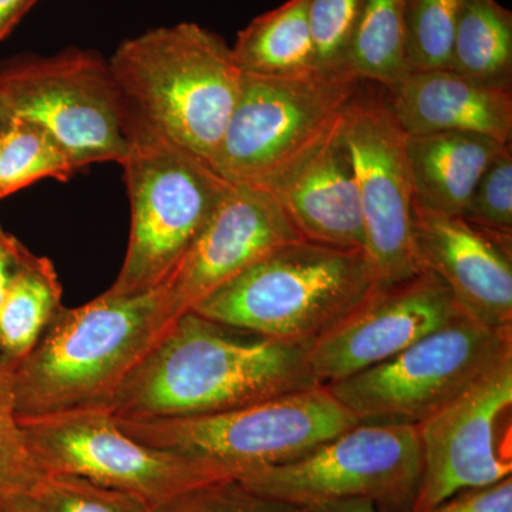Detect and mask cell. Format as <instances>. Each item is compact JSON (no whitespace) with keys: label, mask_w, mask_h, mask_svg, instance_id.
I'll return each mask as SVG.
<instances>
[{"label":"cell","mask_w":512,"mask_h":512,"mask_svg":"<svg viewBox=\"0 0 512 512\" xmlns=\"http://www.w3.org/2000/svg\"><path fill=\"white\" fill-rule=\"evenodd\" d=\"M363 0H309L308 15L320 74L349 73L348 60Z\"/></svg>","instance_id":"obj_27"},{"label":"cell","mask_w":512,"mask_h":512,"mask_svg":"<svg viewBox=\"0 0 512 512\" xmlns=\"http://www.w3.org/2000/svg\"><path fill=\"white\" fill-rule=\"evenodd\" d=\"M55 265L29 252L0 308V356L10 366L20 362L63 308Z\"/></svg>","instance_id":"obj_21"},{"label":"cell","mask_w":512,"mask_h":512,"mask_svg":"<svg viewBox=\"0 0 512 512\" xmlns=\"http://www.w3.org/2000/svg\"><path fill=\"white\" fill-rule=\"evenodd\" d=\"M383 89L394 117L409 136L458 131L511 144L512 87L439 69L410 72Z\"/></svg>","instance_id":"obj_18"},{"label":"cell","mask_w":512,"mask_h":512,"mask_svg":"<svg viewBox=\"0 0 512 512\" xmlns=\"http://www.w3.org/2000/svg\"><path fill=\"white\" fill-rule=\"evenodd\" d=\"M311 345L255 335L187 312L107 402L117 419L210 416L320 386Z\"/></svg>","instance_id":"obj_1"},{"label":"cell","mask_w":512,"mask_h":512,"mask_svg":"<svg viewBox=\"0 0 512 512\" xmlns=\"http://www.w3.org/2000/svg\"><path fill=\"white\" fill-rule=\"evenodd\" d=\"M37 2L39 0H0V43L13 32Z\"/></svg>","instance_id":"obj_33"},{"label":"cell","mask_w":512,"mask_h":512,"mask_svg":"<svg viewBox=\"0 0 512 512\" xmlns=\"http://www.w3.org/2000/svg\"><path fill=\"white\" fill-rule=\"evenodd\" d=\"M308 512H386L379 510L372 501L362 498L352 500L326 501L305 507Z\"/></svg>","instance_id":"obj_34"},{"label":"cell","mask_w":512,"mask_h":512,"mask_svg":"<svg viewBox=\"0 0 512 512\" xmlns=\"http://www.w3.org/2000/svg\"><path fill=\"white\" fill-rule=\"evenodd\" d=\"M450 69L476 82L512 87V12L497 0H466Z\"/></svg>","instance_id":"obj_22"},{"label":"cell","mask_w":512,"mask_h":512,"mask_svg":"<svg viewBox=\"0 0 512 512\" xmlns=\"http://www.w3.org/2000/svg\"><path fill=\"white\" fill-rule=\"evenodd\" d=\"M32 494L42 512H151L133 495L67 474H46Z\"/></svg>","instance_id":"obj_28"},{"label":"cell","mask_w":512,"mask_h":512,"mask_svg":"<svg viewBox=\"0 0 512 512\" xmlns=\"http://www.w3.org/2000/svg\"><path fill=\"white\" fill-rule=\"evenodd\" d=\"M237 478L256 494L299 507L362 498L382 511L413 512L423 478L419 427L359 423L298 460Z\"/></svg>","instance_id":"obj_10"},{"label":"cell","mask_w":512,"mask_h":512,"mask_svg":"<svg viewBox=\"0 0 512 512\" xmlns=\"http://www.w3.org/2000/svg\"><path fill=\"white\" fill-rule=\"evenodd\" d=\"M2 512H42L33 494H22L12 498Z\"/></svg>","instance_id":"obj_36"},{"label":"cell","mask_w":512,"mask_h":512,"mask_svg":"<svg viewBox=\"0 0 512 512\" xmlns=\"http://www.w3.org/2000/svg\"><path fill=\"white\" fill-rule=\"evenodd\" d=\"M464 5L466 0H407L406 55L410 72L450 69Z\"/></svg>","instance_id":"obj_25"},{"label":"cell","mask_w":512,"mask_h":512,"mask_svg":"<svg viewBox=\"0 0 512 512\" xmlns=\"http://www.w3.org/2000/svg\"><path fill=\"white\" fill-rule=\"evenodd\" d=\"M151 512H308L305 507L264 497L238 478H224L191 488Z\"/></svg>","instance_id":"obj_29"},{"label":"cell","mask_w":512,"mask_h":512,"mask_svg":"<svg viewBox=\"0 0 512 512\" xmlns=\"http://www.w3.org/2000/svg\"><path fill=\"white\" fill-rule=\"evenodd\" d=\"M453 295L433 272L377 289L339 326L316 340L309 360L322 384L379 365L460 315Z\"/></svg>","instance_id":"obj_14"},{"label":"cell","mask_w":512,"mask_h":512,"mask_svg":"<svg viewBox=\"0 0 512 512\" xmlns=\"http://www.w3.org/2000/svg\"><path fill=\"white\" fill-rule=\"evenodd\" d=\"M512 355L420 423L423 478L413 512L511 477Z\"/></svg>","instance_id":"obj_13"},{"label":"cell","mask_w":512,"mask_h":512,"mask_svg":"<svg viewBox=\"0 0 512 512\" xmlns=\"http://www.w3.org/2000/svg\"><path fill=\"white\" fill-rule=\"evenodd\" d=\"M512 355V328L463 313L379 365L325 384L359 423L419 426Z\"/></svg>","instance_id":"obj_6"},{"label":"cell","mask_w":512,"mask_h":512,"mask_svg":"<svg viewBox=\"0 0 512 512\" xmlns=\"http://www.w3.org/2000/svg\"><path fill=\"white\" fill-rule=\"evenodd\" d=\"M19 421L43 473L86 478L133 495L151 510L191 488L237 478L234 468L210 458L140 443L106 407Z\"/></svg>","instance_id":"obj_9"},{"label":"cell","mask_w":512,"mask_h":512,"mask_svg":"<svg viewBox=\"0 0 512 512\" xmlns=\"http://www.w3.org/2000/svg\"><path fill=\"white\" fill-rule=\"evenodd\" d=\"M126 128L127 151L120 164L131 228L123 265L109 291L137 295L170 275L232 184L128 104Z\"/></svg>","instance_id":"obj_5"},{"label":"cell","mask_w":512,"mask_h":512,"mask_svg":"<svg viewBox=\"0 0 512 512\" xmlns=\"http://www.w3.org/2000/svg\"><path fill=\"white\" fill-rule=\"evenodd\" d=\"M340 121L265 191L303 239L366 251L362 205L348 150L340 137Z\"/></svg>","instance_id":"obj_17"},{"label":"cell","mask_w":512,"mask_h":512,"mask_svg":"<svg viewBox=\"0 0 512 512\" xmlns=\"http://www.w3.org/2000/svg\"><path fill=\"white\" fill-rule=\"evenodd\" d=\"M29 249L19 239L0 227V308L5 302L10 285L18 274L20 265L29 254Z\"/></svg>","instance_id":"obj_32"},{"label":"cell","mask_w":512,"mask_h":512,"mask_svg":"<svg viewBox=\"0 0 512 512\" xmlns=\"http://www.w3.org/2000/svg\"><path fill=\"white\" fill-rule=\"evenodd\" d=\"M303 239L269 192L232 184L200 235L161 282L171 319L288 242Z\"/></svg>","instance_id":"obj_15"},{"label":"cell","mask_w":512,"mask_h":512,"mask_svg":"<svg viewBox=\"0 0 512 512\" xmlns=\"http://www.w3.org/2000/svg\"><path fill=\"white\" fill-rule=\"evenodd\" d=\"M507 146L458 131L407 134L414 201L441 214L463 215L485 170Z\"/></svg>","instance_id":"obj_19"},{"label":"cell","mask_w":512,"mask_h":512,"mask_svg":"<svg viewBox=\"0 0 512 512\" xmlns=\"http://www.w3.org/2000/svg\"><path fill=\"white\" fill-rule=\"evenodd\" d=\"M412 238L420 269L439 276L458 311L491 329L512 328V237L461 215L413 201Z\"/></svg>","instance_id":"obj_16"},{"label":"cell","mask_w":512,"mask_h":512,"mask_svg":"<svg viewBox=\"0 0 512 512\" xmlns=\"http://www.w3.org/2000/svg\"><path fill=\"white\" fill-rule=\"evenodd\" d=\"M420 512H512V477L485 487L460 491Z\"/></svg>","instance_id":"obj_31"},{"label":"cell","mask_w":512,"mask_h":512,"mask_svg":"<svg viewBox=\"0 0 512 512\" xmlns=\"http://www.w3.org/2000/svg\"><path fill=\"white\" fill-rule=\"evenodd\" d=\"M359 190L365 224L366 252L379 289L420 272L414 255V192L407 161V133L394 117L386 90L362 82L340 121Z\"/></svg>","instance_id":"obj_12"},{"label":"cell","mask_w":512,"mask_h":512,"mask_svg":"<svg viewBox=\"0 0 512 512\" xmlns=\"http://www.w3.org/2000/svg\"><path fill=\"white\" fill-rule=\"evenodd\" d=\"M175 320L161 285L137 295L106 291L63 306L28 355L12 367L19 420L104 407Z\"/></svg>","instance_id":"obj_2"},{"label":"cell","mask_w":512,"mask_h":512,"mask_svg":"<svg viewBox=\"0 0 512 512\" xmlns=\"http://www.w3.org/2000/svg\"><path fill=\"white\" fill-rule=\"evenodd\" d=\"M79 171L55 138L32 121L15 117L0 136V200L45 178L66 183Z\"/></svg>","instance_id":"obj_24"},{"label":"cell","mask_w":512,"mask_h":512,"mask_svg":"<svg viewBox=\"0 0 512 512\" xmlns=\"http://www.w3.org/2000/svg\"><path fill=\"white\" fill-rule=\"evenodd\" d=\"M13 119H15V110H13L12 97H10L5 76L0 72V136L5 133Z\"/></svg>","instance_id":"obj_35"},{"label":"cell","mask_w":512,"mask_h":512,"mask_svg":"<svg viewBox=\"0 0 512 512\" xmlns=\"http://www.w3.org/2000/svg\"><path fill=\"white\" fill-rule=\"evenodd\" d=\"M363 80L244 73L241 96L212 167L235 185L266 190L342 119Z\"/></svg>","instance_id":"obj_8"},{"label":"cell","mask_w":512,"mask_h":512,"mask_svg":"<svg viewBox=\"0 0 512 512\" xmlns=\"http://www.w3.org/2000/svg\"><path fill=\"white\" fill-rule=\"evenodd\" d=\"M109 64L128 106L212 163L244 83L225 39L194 22L161 26L123 40Z\"/></svg>","instance_id":"obj_3"},{"label":"cell","mask_w":512,"mask_h":512,"mask_svg":"<svg viewBox=\"0 0 512 512\" xmlns=\"http://www.w3.org/2000/svg\"><path fill=\"white\" fill-rule=\"evenodd\" d=\"M15 117L45 128L79 170L121 163L127 151V104L109 59L82 47L52 56H20L0 67Z\"/></svg>","instance_id":"obj_11"},{"label":"cell","mask_w":512,"mask_h":512,"mask_svg":"<svg viewBox=\"0 0 512 512\" xmlns=\"http://www.w3.org/2000/svg\"><path fill=\"white\" fill-rule=\"evenodd\" d=\"M45 476L16 416L12 367L0 356V512L12 498L32 494Z\"/></svg>","instance_id":"obj_26"},{"label":"cell","mask_w":512,"mask_h":512,"mask_svg":"<svg viewBox=\"0 0 512 512\" xmlns=\"http://www.w3.org/2000/svg\"><path fill=\"white\" fill-rule=\"evenodd\" d=\"M377 289L366 251L298 239L269 252L191 312L265 338L312 345Z\"/></svg>","instance_id":"obj_4"},{"label":"cell","mask_w":512,"mask_h":512,"mask_svg":"<svg viewBox=\"0 0 512 512\" xmlns=\"http://www.w3.org/2000/svg\"><path fill=\"white\" fill-rule=\"evenodd\" d=\"M461 217L487 231L512 237L511 144L485 170Z\"/></svg>","instance_id":"obj_30"},{"label":"cell","mask_w":512,"mask_h":512,"mask_svg":"<svg viewBox=\"0 0 512 512\" xmlns=\"http://www.w3.org/2000/svg\"><path fill=\"white\" fill-rule=\"evenodd\" d=\"M117 423L140 443L210 458L234 468L238 476L298 460L359 421L320 384L231 412Z\"/></svg>","instance_id":"obj_7"},{"label":"cell","mask_w":512,"mask_h":512,"mask_svg":"<svg viewBox=\"0 0 512 512\" xmlns=\"http://www.w3.org/2000/svg\"><path fill=\"white\" fill-rule=\"evenodd\" d=\"M407 0H363L348 70L363 82L393 86L410 73L406 55Z\"/></svg>","instance_id":"obj_23"},{"label":"cell","mask_w":512,"mask_h":512,"mask_svg":"<svg viewBox=\"0 0 512 512\" xmlns=\"http://www.w3.org/2000/svg\"><path fill=\"white\" fill-rule=\"evenodd\" d=\"M308 3L309 0H286L284 5L258 16L242 29L231 46L239 69L271 77L320 74Z\"/></svg>","instance_id":"obj_20"}]
</instances>
